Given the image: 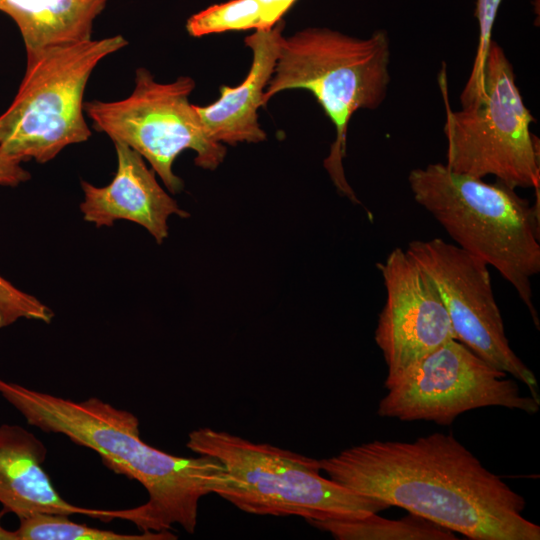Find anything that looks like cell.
<instances>
[{"label":"cell","instance_id":"cell-1","mask_svg":"<svg viewBox=\"0 0 540 540\" xmlns=\"http://www.w3.org/2000/svg\"><path fill=\"white\" fill-rule=\"evenodd\" d=\"M336 484L422 516L472 540H539L525 499L452 434L374 440L319 460Z\"/></svg>","mask_w":540,"mask_h":540},{"label":"cell","instance_id":"cell-2","mask_svg":"<svg viewBox=\"0 0 540 540\" xmlns=\"http://www.w3.org/2000/svg\"><path fill=\"white\" fill-rule=\"evenodd\" d=\"M0 394L29 425L65 435L98 453L115 473L138 481L148 500L125 509L123 520L142 531L160 532L180 525L193 534L201 498L219 495L227 485L225 467L218 459L176 456L146 444L133 413L99 398L74 401L1 378Z\"/></svg>","mask_w":540,"mask_h":540},{"label":"cell","instance_id":"cell-3","mask_svg":"<svg viewBox=\"0 0 540 540\" xmlns=\"http://www.w3.org/2000/svg\"><path fill=\"white\" fill-rule=\"evenodd\" d=\"M414 200L445 229L457 246L494 267L516 290L537 329L531 279L540 272L539 204L497 181L452 171L444 163L413 169Z\"/></svg>","mask_w":540,"mask_h":540},{"label":"cell","instance_id":"cell-4","mask_svg":"<svg viewBox=\"0 0 540 540\" xmlns=\"http://www.w3.org/2000/svg\"><path fill=\"white\" fill-rule=\"evenodd\" d=\"M390 42L384 30L357 38L329 28H306L282 38L264 105L289 89L310 91L335 127V140L324 167L336 188L359 203L348 184L343 158L347 128L359 109L375 110L385 100L391 80Z\"/></svg>","mask_w":540,"mask_h":540},{"label":"cell","instance_id":"cell-5","mask_svg":"<svg viewBox=\"0 0 540 540\" xmlns=\"http://www.w3.org/2000/svg\"><path fill=\"white\" fill-rule=\"evenodd\" d=\"M186 446L223 464L227 485L219 496L246 513L307 521L363 517L390 507L323 477L319 460L271 444L204 427L189 433Z\"/></svg>","mask_w":540,"mask_h":540},{"label":"cell","instance_id":"cell-6","mask_svg":"<svg viewBox=\"0 0 540 540\" xmlns=\"http://www.w3.org/2000/svg\"><path fill=\"white\" fill-rule=\"evenodd\" d=\"M439 85L446 113V166L476 178L493 175L512 189L539 192V140L530 129L535 119L524 104L512 64L501 46L491 41L480 90L461 110L450 107L445 69Z\"/></svg>","mask_w":540,"mask_h":540},{"label":"cell","instance_id":"cell-7","mask_svg":"<svg viewBox=\"0 0 540 540\" xmlns=\"http://www.w3.org/2000/svg\"><path fill=\"white\" fill-rule=\"evenodd\" d=\"M128 44L121 35L50 49L26 63L24 77L0 115V149L46 163L65 147L87 141L84 92L95 67Z\"/></svg>","mask_w":540,"mask_h":540},{"label":"cell","instance_id":"cell-8","mask_svg":"<svg viewBox=\"0 0 540 540\" xmlns=\"http://www.w3.org/2000/svg\"><path fill=\"white\" fill-rule=\"evenodd\" d=\"M195 82L180 76L171 83L155 81L145 68L136 70L132 93L121 100L84 102V112L96 130L113 142L123 143L146 159L171 193L183 190L173 172L180 153L191 149L195 164L214 170L224 160L226 148L207 134L189 96Z\"/></svg>","mask_w":540,"mask_h":540},{"label":"cell","instance_id":"cell-9","mask_svg":"<svg viewBox=\"0 0 540 540\" xmlns=\"http://www.w3.org/2000/svg\"><path fill=\"white\" fill-rule=\"evenodd\" d=\"M380 400L377 414L401 421L451 425L462 413L499 406L535 414L540 401L522 395L518 384L451 339L411 366Z\"/></svg>","mask_w":540,"mask_h":540},{"label":"cell","instance_id":"cell-10","mask_svg":"<svg viewBox=\"0 0 540 540\" xmlns=\"http://www.w3.org/2000/svg\"><path fill=\"white\" fill-rule=\"evenodd\" d=\"M407 252L435 283L456 339L493 367L522 382L540 401L536 376L509 345L488 265L440 238L411 241Z\"/></svg>","mask_w":540,"mask_h":540},{"label":"cell","instance_id":"cell-11","mask_svg":"<svg viewBox=\"0 0 540 540\" xmlns=\"http://www.w3.org/2000/svg\"><path fill=\"white\" fill-rule=\"evenodd\" d=\"M386 289L374 339L388 368V389L411 366L456 339L439 291L418 262L402 248L377 265Z\"/></svg>","mask_w":540,"mask_h":540},{"label":"cell","instance_id":"cell-12","mask_svg":"<svg viewBox=\"0 0 540 540\" xmlns=\"http://www.w3.org/2000/svg\"><path fill=\"white\" fill-rule=\"evenodd\" d=\"M113 143L117 170L111 182L97 187L81 181L83 218L96 227L112 226L117 220L134 222L144 227L160 244L168 237L169 217L185 218L189 213L160 186L155 172L148 169L138 152L123 143Z\"/></svg>","mask_w":540,"mask_h":540},{"label":"cell","instance_id":"cell-13","mask_svg":"<svg viewBox=\"0 0 540 540\" xmlns=\"http://www.w3.org/2000/svg\"><path fill=\"white\" fill-rule=\"evenodd\" d=\"M47 449L34 434L17 424L0 425V503L19 520L35 514H81L111 521L118 510L73 505L56 491L43 469Z\"/></svg>","mask_w":540,"mask_h":540},{"label":"cell","instance_id":"cell-14","mask_svg":"<svg viewBox=\"0 0 540 540\" xmlns=\"http://www.w3.org/2000/svg\"><path fill=\"white\" fill-rule=\"evenodd\" d=\"M283 26L280 20L272 28L256 30L246 37L245 44L253 58L244 81L237 87L222 86L220 97L214 103L196 106L207 134L215 142L235 145L266 139L257 111L265 106L263 95L279 56Z\"/></svg>","mask_w":540,"mask_h":540},{"label":"cell","instance_id":"cell-15","mask_svg":"<svg viewBox=\"0 0 540 540\" xmlns=\"http://www.w3.org/2000/svg\"><path fill=\"white\" fill-rule=\"evenodd\" d=\"M109 0H0V11L17 25L26 63L47 50L92 39L95 19Z\"/></svg>","mask_w":540,"mask_h":540},{"label":"cell","instance_id":"cell-16","mask_svg":"<svg viewBox=\"0 0 540 540\" xmlns=\"http://www.w3.org/2000/svg\"><path fill=\"white\" fill-rule=\"evenodd\" d=\"M307 522L337 540L458 539L453 531L413 513L396 520L371 513L363 517H328Z\"/></svg>","mask_w":540,"mask_h":540},{"label":"cell","instance_id":"cell-17","mask_svg":"<svg viewBox=\"0 0 540 540\" xmlns=\"http://www.w3.org/2000/svg\"><path fill=\"white\" fill-rule=\"evenodd\" d=\"M297 0H230L192 15L188 33L202 37L213 33L265 30L275 26Z\"/></svg>","mask_w":540,"mask_h":540},{"label":"cell","instance_id":"cell-18","mask_svg":"<svg viewBox=\"0 0 540 540\" xmlns=\"http://www.w3.org/2000/svg\"><path fill=\"white\" fill-rule=\"evenodd\" d=\"M16 530L18 540H171L177 539L166 531H142L141 534H121L79 524L69 520L67 515L35 514L20 519Z\"/></svg>","mask_w":540,"mask_h":540},{"label":"cell","instance_id":"cell-19","mask_svg":"<svg viewBox=\"0 0 540 540\" xmlns=\"http://www.w3.org/2000/svg\"><path fill=\"white\" fill-rule=\"evenodd\" d=\"M25 318L49 324L54 312L36 297L27 294L0 276V328Z\"/></svg>","mask_w":540,"mask_h":540},{"label":"cell","instance_id":"cell-20","mask_svg":"<svg viewBox=\"0 0 540 540\" xmlns=\"http://www.w3.org/2000/svg\"><path fill=\"white\" fill-rule=\"evenodd\" d=\"M502 0H476L475 17L479 24V40L470 76L461 93L460 102L470 100L480 89L485 59L492 41V29Z\"/></svg>","mask_w":540,"mask_h":540},{"label":"cell","instance_id":"cell-21","mask_svg":"<svg viewBox=\"0 0 540 540\" xmlns=\"http://www.w3.org/2000/svg\"><path fill=\"white\" fill-rule=\"evenodd\" d=\"M22 162L0 149V185L15 187L30 179V173L22 167Z\"/></svg>","mask_w":540,"mask_h":540},{"label":"cell","instance_id":"cell-22","mask_svg":"<svg viewBox=\"0 0 540 540\" xmlns=\"http://www.w3.org/2000/svg\"><path fill=\"white\" fill-rule=\"evenodd\" d=\"M6 513L8 512L4 508L0 510V540H18L16 530L15 531L7 530L1 524V520Z\"/></svg>","mask_w":540,"mask_h":540}]
</instances>
